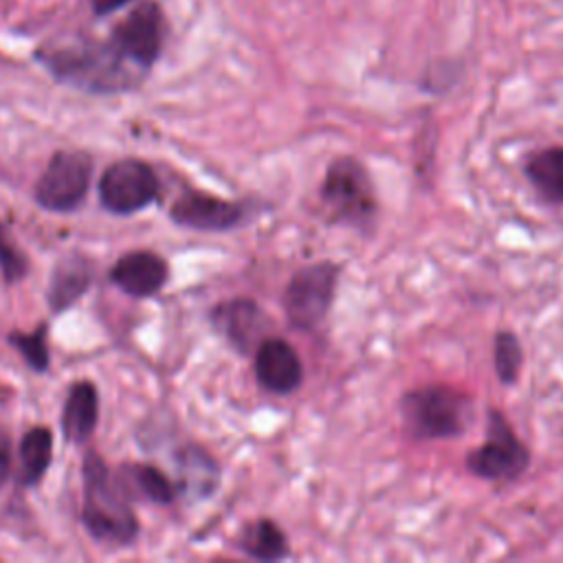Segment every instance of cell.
Masks as SVG:
<instances>
[{
  "mask_svg": "<svg viewBox=\"0 0 563 563\" xmlns=\"http://www.w3.org/2000/svg\"><path fill=\"white\" fill-rule=\"evenodd\" d=\"M341 266L336 262H317L297 271L284 290V312L292 328H317L334 299Z\"/></svg>",
  "mask_w": 563,
  "mask_h": 563,
  "instance_id": "5b68a950",
  "label": "cell"
},
{
  "mask_svg": "<svg viewBox=\"0 0 563 563\" xmlns=\"http://www.w3.org/2000/svg\"><path fill=\"white\" fill-rule=\"evenodd\" d=\"M521 345L517 336L508 330L499 332L495 336V369L501 383L512 385L519 378V367H521Z\"/></svg>",
  "mask_w": 563,
  "mask_h": 563,
  "instance_id": "ffe728a7",
  "label": "cell"
},
{
  "mask_svg": "<svg viewBox=\"0 0 563 563\" xmlns=\"http://www.w3.org/2000/svg\"><path fill=\"white\" fill-rule=\"evenodd\" d=\"M114 479L128 497H139L154 504H169L176 497V486L172 479L150 464H125L119 468Z\"/></svg>",
  "mask_w": 563,
  "mask_h": 563,
  "instance_id": "9a60e30c",
  "label": "cell"
},
{
  "mask_svg": "<svg viewBox=\"0 0 563 563\" xmlns=\"http://www.w3.org/2000/svg\"><path fill=\"white\" fill-rule=\"evenodd\" d=\"M163 42V18L154 2H143L132 9L112 33V46L134 66H150Z\"/></svg>",
  "mask_w": 563,
  "mask_h": 563,
  "instance_id": "9c48e42d",
  "label": "cell"
},
{
  "mask_svg": "<svg viewBox=\"0 0 563 563\" xmlns=\"http://www.w3.org/2000/svg\"><path fill=\"white\" fill-rule=\"evenodd\" d=\"M90 286V266L79 255H68L62 260L51 277L48 303L53 310H64L75 303Z\"/></svg>",
  "mask_w": 563,
  "mask_h": 563,
  "instance_id": "e0dca14e",
  "label": "cell"
},
{
  "mask_svg": "<svg viewBox=\"0 0 563 563\" xmlns=\"http://www.w3.org/2000/svg\"><path fill=\"white\" fill-rule=\"evenodd\" d=\"M321 200L332 220L354 229L372 227L378 211L372 176L354 156H336L328 165L321 183Z\"/></svg>",
  "mask_w": 563,
  "mask_h": 563,
  "instance_id": "277c9868",
  "label": "cell"
},
{
  "mask_svg": "<svg viewBox=\"0 0 563 563\" xmlns=\"http://www.w3.org/2000/svg\"><path fill=\"white\" fill-rule=\"evenodd\" d=\"M90 176L92 161L86 152H57L35 185V200L48 211H73L86 198Z\"/></svg>",
  "mask_w": 563,
  "mask_h": 563,
  "instance_id": "52a82bcc",
  "label": "cell"
},
{
  "mask_svg": "<svg viewBox=\"0 0 563 563\" xmlns=\"http://www.w3.org/2000/svg\"><path fill=\"white\" fill-rule=\"evenodd\" d=\"M48 68L64 81L84 90H125L134 75L130 62L112 44H70L46 55Z\"/></svg>",
  "mask_w": 563,
  "mask_h": 563,
  "instance_id": "3957f363",
  "label": "cell"
},
{
  "mask_svg": "<svg viewBox=\"0 0 563 563\" xmlns=\"http://www.w3.org/2000/svg\"><path fill=\"white\" fill-rule=\"evenodd\" d=\"M264 317L266 314L260 310V306L244 297L220 303L211 314L216 328L242 352L251 350L260 339L262 330L266 328Z\"/></svg>",
  "mask_w": 563,
  "mask_h": 563,
  "instance_id": "4fadbf2b",
  "label": "cell"
},
{
  "mask_svg": "<svg viewBox=\"0 0 563 563\" xmlns=\"http://www.w3.org/2000/svg\"><path fill=\"white\" fill-rule=\"evenodd\" d=\"M169 216L176 224L187 229L227 231L242 220L244 209L238 202L205 191H187L172 205Z\"/></svg>",
  "mask_w": 563,
  "mask_h": 563,
  "instance_id": "30bf717a",
  "label": "cell"
},
{
  "mask_svg": "<svg viewBox=\"0 0 563 563\" xmlns=\"http://www.w3.org/2000/svg\"><path fill=\"white\" fill-rule=\"evenodd\" d=\"M11 471V442L9 435L0 429V488L4 486Z\"/></svg>",
  "mask_w": 563,
  "mask_h": 563,
  "instance_id": "603a6c76",
  "label": "cell"
},
{
  "mask_svg": "<svg viewBox=\"0 0 563 563\" xmlns=\"http://www.w3.org/2000/svg\"><path fill=\"white\" fill-rule=\"evenodd\" d=\"M158 194L154 169L139 158L112 163L99 180L101 205L112 213H134L145 209Z\"/></svg>",
  "mask_w": 563,
  "mask_h": 563,
  "instance_id": "ba28073f",
  "label": "cell"
},
{
  "mask_svg": "<svg viewBox=\"0 0 563 563\" xmlns=\"http://www.w3.org/2000/svg\"><path fill=\"white\" fill-rule=\"evenodd\" d=\"M128 2L130 0H92V7H95V11L99 15H103V13H110V11H114V9H119V7L128 4Z\"/></svg>",
  "mask_w": 563,
  "mask_h": 563,
  "instance_id": "cb8c5ba5",
  "label": "cell"
},
{
  "mask_svg": "<svg viewBox=\"0 0 563 563\" xmlns=\"http://www.w3.org/2000/svg\"><path fill=\"white\" fill-rule=\"evenodd\" d=\"M238 548L257 561H277L288 554L286 534L271 519L246 523L238 537Z\"/></svg>",
  "mask_w": 563,
  "mask_h": 563,
  "instance_id": "ac0fdd59",
  "label": "cell"
},
{
  "mask_svg": "<svg viewBox=\"0 0 563 563\" xmlns=\"http://www.w3.org/2000/svg\"><path fill=\"white\" fill-rule=\"evenodd\" d=\"M255 376L266 391L290 394L301 385L303 365L288 341L268 336L255 350Z\"/></svg>",
  "mask_w": 563,
  "mask_h": 563,
  "instance_id": "8fae6325",
  "label": "cell"
},
{
  "mask_svg": "<svg viewBox=\"0 0 563 563\" xmlns=\"http://www.w3.org/2000/svg\"><path fill=\"white\" fill-rule=\"evenodd\" d=\"M523 172L543 200L563 205V147H545L530 154Z\"/></svg>",
  "mask_w": 563,
  "mask_h": 563,
  "instance_id": "2e32d148",
  "label": "cell"
},
{
  "mask_svg": "<svg viewBox=\"0 0 563 563\" xmlns=\"http://www.w3.org/2000/svg\"><path fill=\"white\" fill-rule=\"evenodd\" d=\"M53 457V435L46 427H33L20 442V479L24 486H33L42 479Z\"/></svg>",
  "mask_w": 563,
  "mask_h": 563,
  "instance_id": "d6986e66",
  "label": "cell"
},
{
  "mask_svg": "<svg viewBox=\"0 0 563 563\" xmlns=\"http://www.w3.org/2000/svg\"><path fill=\"white\" fill-rule=\"evenodd\" d=\"M530 464V451L515 435L499 409L488 411L486 440L466 455V466L482 479H515Z\"/></svg>",
  "mask_w": 563,
  "mask_h": 563,
  "instance_id": "8992f818",
  "label": "cell"
},
{
  "mask_svg": "<svg viewBox=\"0 0 563 563\" xmlns=\"http://www.w3.org/2000/svg\"><path fill=\"white\" fill-rule=\"evenodd\" d=\"M97 389L90 380H79L68 389L64 411H62V431L68 442H86L97 424L99 411Z\"/></svg>",
  "mask_w": 563,
  "mask_h": 563,
  "instance_id": "5bb4252c",
  "label": "cell"
},
{
  "mask_svg": "<svg viewBox=\"0 0 563 563\" xmlns=\"http://www.w3.org/2000/svg\"><path fill=\"white\" fill-rule=\"evenodd\" d=\"M0 271H2V275L9 284L22 279L24 273H26L24 255L9 242L2 227H0Z\"/></svg>",
  "mask_w": 563,
  "mask_h": 563,
  "instance_id": "7402d4cb",
  "label": "cell"
},
{
  "mask_svg": "<svg viewBox=\"0 0 563 563\" xmlns=\"http://www.w3.org/2000/svg\"><path fill=\"white\" fill-rule=\"evenodd\" d=\"M46 325H40L33 332H11L9 341L20 350L24 361L35 369L44 372L48 367V352H46Z\"/></svg>",
  "mask_w": 563,
  "mask_h": 563,
  "instance_id": "44dd1931",
  "label": "cell"
},
{
  "mask_svg": "<svg viewBox=\"0 0 563 563\" xmlns=\"http://www.w3.org/2000/svg\"><path fill=\"white\" fill-rule=\"evenodd\" d=\"M112 282L132 297H150L167 282V264L152 251H132L117 260L110 271Z\"/></svg>",
  "mask_w": 563,
  "mask_h": 563,
  "instance_id": "7c38bea8",
  "label": "cell"
},
{
  "mask_svg": "<svg viewBox=\"0 0 563 563\" xmlns=\"http://www.w3.org/2000/svg\"><path fill=\"white\" fill-rule=\"evenodd\" d=\"M400 413L409 433L418 440L462 435L473 420V402L464 391L446 385L411 389L400 400Z\"/></svg>",
  "mask_w": 563,
  "mask_h": 563,
  "instance_id": "7a4b0ae2",
  "label": "cell"
},
{
  "mask_svg": "<svg viewBox=\"0 0 563 563\" xmlns=\"http://www.w3.org/2000/svg\"><path fill=\"white\" fill-rule=\"evenodd\" d=\"M84 523L103 543L128 545L139 534V521L130 510L128 495L106 468L101 457L90 451L84 460Z\"/></svg>",
  "mask_w": 563,
  "mask_h": 563,
  "instance_id": "6da1fadb",
  "label": "cell"
}]
</instances>
